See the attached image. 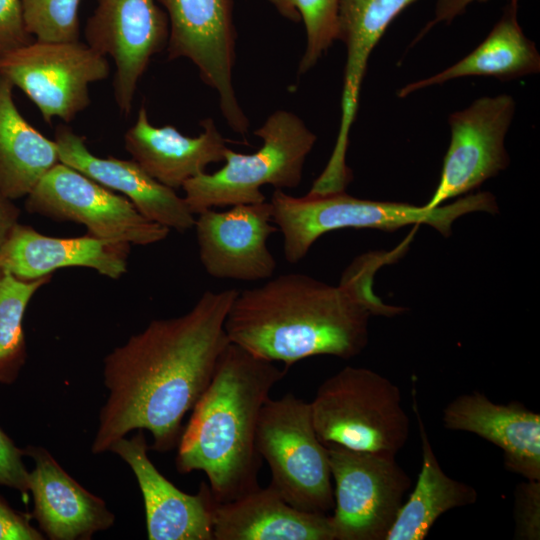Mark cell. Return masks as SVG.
Here are the masks:
<instances>
[{
	"mask_svg": "<svg viewBox=\"0 0 540 540\" xmlns=\"http://www.w3.org/2000/svg\"><path fill=\"white\" fill-rule=\"evenodd\" d=\"M23 456L24 449L18 448L0 429V485L25 495L29 492V472L24 465Z\"/></svg>",
	"mask_w": 540,
	"mask_h": 540,
	"instance_id": "cell-30",
	"label": "cell"
},
{
	"mask_svg": "<svg viewBox=\"0 0 540 540\" xmlns=\"http://www.w3.org/2000/svg\"><path fill=\"white\" fill-rule=\"evenodd\" d=\"M168 35V18L157 0H97L86 43L113 60L114 100L122 114L130 113L138 83Z\"/></svg>",
	"mask_w": 540,
	"mask_h": 540,
	"instance_id": "cell-13",
	"label": "cell"
},
{
	"mask_svg": "<svg viewBox=\"0 0 540 540\" xmlns=\"http://www.w3.org/2000/svg\"><path fill=\"white\" fill-rule=\"evenodd\" d=\"M143 430L130 439L115 441L109 451L124 460L141 490L149 540H213L215 499L201 483L196 494H187L165 478L148 457Z\"/></svg>",
	"mask_w": 540,
	"mask_h": 540,
	"instance_id": "cell-15",
	"label": "cell"
},
{
	"mask_svg": "<svg viewBox=\"0 0 540 540\" xmlns=\"http://www.w3.org/2000/svg\"><path fill=\"white\" fill-rule=\"evenodd\" d=\"M390 259V253L357 257L337 286L288 273L238 291L224 323L227 337L286 368L317 355L351 359L368 344L372 316L405 311L384 304L373 291L376 271Z\"/></svg>",
	"mask_w": 540,
	"mask_h": 540,
	"instance_id": "cell-2",
	"label": "cell"
},
{
	"mask_svg": "<svg viewBox=\"0 0 540 540\" xmlns=\"http://www.w3.org/2000/svg\"><path fill=\"white\" fill-rule=\"evenodd\" d=\"M334 481V540H385L411 478L395 457L325 445Z\"/></svg>",
	"mask_w": 540,
	"mask_h": 540,
	"instance_id": "cell-8",
	"label": "cell"
},
{
	"mask_svg": "<svg viewBox=\"0 0 540 540\" xmlns=\"http://www.w3.org/2000/svg\"><path fill=\"white\" fill-rule=\"evenodd\" d=\"M417 0H340L338 36L346 47L341 97L340 138H347L356 118L362 81L374 47L389 24Z\"/></svg>",
	"mask_w": 540,
	"mask_h": 540,
	"instance_id": "cell-23",
	"label": "cell"
},
{
	"mask_svg": "<svg viewBox=\"0 0 540 540\" xmlns=\"http://www.w3.org/2000/svg\"><path fill=\"white\" fill-rule=\"evenodd\" d=\"M213 540H334L329 514L299 510L269 484L215 503Z\"/></svg>",
	"mask_w": 540,
	"mask_h": 540,
	"instance_id": "cell-21",
	"label": "cell"
},
{
	"mask_svg": "<svg viewBox=\"0 0 540 540\" xmlns=\"http://www.w3.org/2000/svg\"><path fill=\"white\" fill-rule=\"evenodd\" d=\"M518 1L509 0L487 37L467 56L443 71L399 89L403 98L418 90L469 76L511 80L539 73L540 54L524 34L517 17Z\"/></svg>",
	"mask_w": 540,
	"mask_h": 540,
	"instance_id": "cell-22",
	"label": "cell"
},
{
	"mask_svg": "<svg viewBox=\"0 0 540 540\" xmlns=\"http://www.w3.org/2000/svg\"><path fill=\"white\" fill-rule=\"evenodd\" d=\"M193 228L200 262L211 277L253 282L273 276L277 263L267 240L278 228L270 202L206 209Z\"/></svg>",
	"mask_w": 540,
	"mask_h": 540,
	"instance_id": "cell-14",
	"label": "cell"
},
{
	"mask_svg": "<svg viewBox=\"0 0 540 540\" xmlns=\"http://www.w3.org/2000/svg\"><path fill=\"white\" fill-rule=\"evenodd\" d=\"M202 132L188 137L172 125L155 127L141 106L124 134L126 151L145 172L172 189L202 174L211 163L224 161L226 139L212 118L200 122Z\"/></svg>",
	"mask_w": 540,
	"mask_h": 540,
	"instance_id": "cell-20",
	"label": "cell"
},
{
	"mask_svg": "<svg viewBox=\"0 0 540 540\" xmlns=\"http://www.w3.org/2000/svg\"><path fill=\"white\" fill-rule=\"evenodd\" d=\"M81 0H21L27 32L38 41L70 42L79 40Z\"/></svg>",
	"mask_w": 540,
	"mask_h": 540,
	"instance_id": "cell-28",
	"label": "cell"
},
{
	"mask_svg": "<svg viewBox=\"0 0 540 540\" xmlns=\"http://www.w3.org/2000/svg\"><path fill=\"white\" fill-rule=\"evenodd\" d=\"M32 214L84 225L89 235L126 245L147 246L170 230L144 217L126 198L59 162L26 197Z\"/></svg>",
	"mask_w": 540,
	"mask_h": 540,
	"instance_id": "cell-10",
	"label": "cell"
},
{
	"mask_svg": "<svg viewBox=\"0 0 540 540\" xmlns=\"http://www.w3.org/2000/svg\"><path fill=\"white\" fill-rule=\"evenodd\" d=\"M445 428L463 431L502 450L506 470L528 480H540V414L518 401L492 402L483 393L461 394L443 409Z\"/></svg>",
	"mask_w": 540,
	"mask_h": 540,
	"instance_id": "cell-18",
	"label": "cell"
},
{
	"mask_svg": "<svg viewBox=\"0 0 540 540\" xmlns=\"http://www.w3.org/2000/svg\"><path fill=\"white\" fill-rule=\"evenodd\" d=\"M13 85L0 75V190L11 200L27 197L59 160L57 144L18 111Z\"/></svg>",
	"mask_w": 540,
	"mask_h": 540,
	"instance_id": "cell-25",
	"label": "cell"
},
{
	"mask_svg": "<svg viewBox=\"0 0 540 540\" xmlns=\"http://www.w3.org/2000/svg\"><path fill=\"white\" fill-rule=\"evenodd\" d=\"M20 210L0 190V247L14 228L19 223Z\"/></svg>",
	"mask_w": 540,
	"mask_h": 540,
	"instance_id": "cell-34",
	"label": "cell"
},
{
	"mask_svg": "<svg viewBox=\"0 0 540 540\" xmlns=\"http://www.w3.org/2000/svg\"><path fill=\"white\" fill-rule=\"evenodd\" d=\"M514 539H540V480L525 479L514 490Z\"/></svg>",
	"mask_w": 540,
	"mask_h": 540,
	"instance_id": "cell-29",
	"label": "cell"
},
{
	"mask_svg": "<svg viewBox=\"0 0 540 540\" xmlns=\"http://www.w3.org/2000/svg\"><path fill=\"white\" fill-rule=\"evenodd\" d=\"M262 146L252 154L226 148L224 166L188 180L184 199L194 215L214 207L266 201L261 188H296L302 181L308 154L317 137L304 121L287 110H276L254 131Z\"/></svg>",
	"mask_w": 540,
	"mask_h": 540,
	"instance_id": "cell-6",
	"label": "cell"
},
{
	"mask_svg": "<svg viewBox=\"0 0 540 540\" xmlns=\"http://www.w3.org/2000/svg\"><path fill=\"white\" fill-rule=\"evenodd\" d=\"M412 397L421 440V469L413 491L402 504L385 540H423L442 514L472 505L478 499L474 487L451 478L440 466L418 409L414 388Z\"/></svg>",
	"mask_w": 540,
	"mask_h": 540,
	"instance_id": "cell-24",
	"label": "cell"
},
{
	"mask_svg": "<svg viewBox=\"0 0 540 540\" xmlns=\"http://www.w3.org/2000/svg\"><path fill=\"white\" fill-rule=\"evenodd\" d=\"M109 73L107 57L79 40H33L0 54V75L30 98L48 124L72 121L90 104L89 85Z\"/></svg>",
	"mask_w": 540,
	"mask_h": 540,
	"instance_id": "cell-9",
	"label": "cell"
},
{
	"mask_svg": "<svg viewBox=\"0 0 540 540\" xmlns=\"http://www.w3.org/2000/svg\"><path fill=\"white\" fill-rule=\"evenodd\" d=\"M310 408L324 445L395 457L410 434L398 386L365 367L346 366L328 377Z\"/></svg>",
	"mask_w": 540,
	"mask_h": 540,
	"instance_id": "cell-5",
	"label": "cell"
},
{
	"mask_svg": "<svg viewBox=\"0 0 540 540\" xmlns=\"http://www.w3.org/2000/svg\"><path fill=\"white\" fill-rule=\"evenodd\" d=\"M269 202L273 222L283 235L284 258L290 264H297L317 239L332 231H395L407 225L426 224L448 237L459 217L471 212H498L496 199L489 192L470 194L435 208L361 199L345 191L294 197L275 189Z\"/></svg>",
	"mask_w": 540,
	"mask_h": 540,
	"instance_id": "cell-4",
	"label": "cell"
},
{
	"mask_svg": "<svg viewBox=\"0 0 540 540\" xmlns=\"http://www.w3.org/2000/svg\"><path fill=\"white\" fill-rule=\"evenodd\" d=\"M270 485L293 507L328 514L334 491L327 447L319 440L310 402L287 393L262 407L256 437Z\"/></svg>",
	"mask_w": 540,
	"mask_h": 540,
	"instance_id": "cell-7",
	"label": "cell"
},
{
	"mask_svg": "<svg viewBox=\"0 0 540 540\" xmlns=\"http://www.w3.org/2000/svg\"><path fill=\"white\" fill-rule=\"evenodd\" d=\"M33 40L24 25L21 0H0V54Z\"/></svg>",
	"mask_w": 540,
	"mask_h": 540,
	"instance_id": "cell-31",
	"label": "cell"
},
{
	"mask_svg": "<svg viewBox=\"0 0 540 540\" xmlns=\"http://www.w3.org/2000/svg\"><path fill=\"white\" fill-rule=\"evenodd\" d=\"M235 289L205 291L185 314L152 320L104 359L107 399L99 413L93 454L133 430H148L151 449L178 445L192 410L229 344L224 323Z\"/></svg>",
	"mask_w": 540,
	"mask_h": 540,
	"instance_id": "cell-1",
	"label": "cell"
},
{
	"mask_svg": "<svg viewBox=\"0 0 540 540\" xmlns=\"http://www.w3.org/2000/svg\"><path fill=\"white\" fill-rule=\"evenodd\" d=\"M287 368L229 342L207 388L192 409L178 442L179 473L202 471L216 502L259 487L262 465L256 443L260 413Z\"/></svg>",
	"mask_w": 540,
	"mask_h": 540,
	"instance_id": "cell-3",
	"label": "cell"
},
{
	"mask_svg": "<svg viewBox=\"0 0 540 540\" xmlns=\"http://www.w3.org/2000/svg\"><path fill=\"white\" fill-rule=\"evenodd\" d=\"M514 114L513 97L499 94L478 98L449 116L450 144L439 183L424 206L435 208L465 195L508 167L505 137Z\"/></svg>",
	"mask_w": 540,
	"mask_h": 540,
	"instance_id": "cell-12",
	"label": "cell"
},
{
	"mask_svg": "<svg viewBox=\"0 0 540 540\" xmlns=\"http://www.w3.org/2000/svg\"><path fill=\"white\" fill-rule=\"evenodd\" d=\"M32 514L15 510L0 494V540H43V533L31 524Z\"/></svg>",
	"mask_w": 540,
	"mask_h": 540,
	"instance_id": "cell-32",
	"label": "cell"
},
{
	"mask_svg": "<svg viewBox=\"0 0 540 540\" xmlns=\"http://www.w3.org/2000/svg\"><path fill=\"white\" fill-rule=\"evenodd\" d=\"M54 141L61 163L112 191L122 193L150 221L178 232L194 227L195 215L184 197L155 180L134 160L94 155L84 137L66 125L56 128Z\"/></svg>",
	"mask_w": 540,
	"mask_h": 540,
	"instance_id": "cell-16",
	"label": "cell"
},
{
	"mask_svg": "<svg viewBox=\"0 0 540 540\" xmlns=\"http://www.w3.org/2000/svg\"><path fill=\"white\" fill-rule=\"evenodd\" d=\"M51 278L24 280L0 268V384L14 383L25 364L24 313L35 293Z\"/></svg>",
	"mask_w": 540,
	"mask_h": 540,
	"instance_id": "cell-26",
	"label": "cell"
},
{
	"mask_svg": "<svg viewBox=\"0 0 540 540\" xmlns=\"http://www.w3.org/2000/svg\"><path fill=\"white\" fill-rule=\"evenodd\" d=\"M24 453L34 461L29 472L32 517L45 537L87 540L113 525L115 516L104 500L81 486L45 448L27 446Z\"/></svg>",
	"mask_w": 540,
	"mask_h": 540,
	"instance_id": "cell-17",
	"label": "cell"
},
{
	"mask_svg": "<svg viewBox=\"0 0 540 540\" xmlns=\"http://www.w3.org/2000/svg\"><path fill=\"white\" fill-rule=\"evenodd\" d=\"M168 18V59L185 58L214 89L227 125L246 136L249 120L233 86L236 31L232 0H157Z\"/></svg>",
	"mask_w": 540,
	"mask_h": 540,
	"instance_id": "cell-11",
	"label": "cell"
},
{
	"mask_svg": "<svg viewBox=\"0 0 540 540\" xmlns=\"http://www.w3.org/2000/svg\"><path fill=\"white\" fill-rule=\"evenodd\" d=\"M130 245L86 234L53 237L17 223L0 247V268L17 278L33 280L64 267H86L110 279L127 271Z\"/></svg>",
	"mask_w": 540,
	"mask_h": 540,
	"instance_id": "cell-19",
	"label": "cell"
},
{
	"mask_svg": "<svg viewBox=\"0 0 540 540\" xmlns=\"http://www.w3.org/2000/svg\"><path fill=\"white\" fill-rule=\"evenodd\" d=\"M485 1L488 0H436L434 18L422 29L415 41L422 38L438 23H450L453 21L457 16L463 14L473 2Z\"/></svg>",
	"mask_w": 540,
	"mask_h": 540,
	"instance_id": "cell-33",
	"label": "cell"
},
{
	"mask_svg": "<svg viewBox=\"0 0 540 540\" xmlns=\"http://www.w3.org/2000/svg\"><path fill=\"white\" fill-rule=\"evenodd\" d=\"M283 17L302 21L306 30V48L298 66V75L312 69L338 36L340 0H267Z\"/></svg>",
	"mask_w": 540,
	"mask_h": 540,
	"instance_id": "cell-27",
	"label": "cell"
}]
</instances>
